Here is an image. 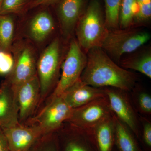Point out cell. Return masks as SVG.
Wrapping results in <instances>:
<instances>
[{
    "label": "cell",
    "instance_id": "cell-1",
    "mask_svg": "<svg viewBox=\"0 0 151 151\" xmlns=\"http://www.w3.org/2000/svg\"><path fill=\"white\" fill-rule=\"evenodd\" d=\"M87 52L81 81L95 88L110 86L125 91L133 88L136 76L116 64L100 47L91 49Z\"/></svg>",
    "mask_w": 151,
    "mask_h": 151
},
{
    "label": "cell",
    "instance_id": "cell-2",
    "mask_svg": "<svg viewBox=\"0 0 151 151\" xmlns=\"http://www.w3.org/2000/svg\"><path fill=\"white\" fill-rule=\"evenodd\" d=\"M108 30L100 1L91 0L76 27L78 44L87 52L100 47Z\"/></svg>",
    "mask_w": 151,
    "mask_h": 151
},
{
    "label": "cell",
    "instance_id": "cell-3",
    "mask_svg": "<svg viewBox=\"0 0 151 151\" xmlns=\"http://www.w3.org/2000/svg\"><path fill=\"white\" fill-rule=\"evenodd\" d=\"M151 36L147 32L130 28L108 30L100 47L114 59L134 52L147 43Z\"/></svg>",
    "mask_w": 151,
    "mask_h": 151
},
{
    "label": "cell",
    "instance_id": "cell-4",
    "mask_svg": "<svg viewBox=\"0 0 151 151\" xmlns=\"http://www.w3.org/2000/svg\"><path fill=\"white\" fill-rule=\"evenodd\" d=\"M61 41L55 38L38 58L37 74L40 84V97L46 96L57 84L62 63Z\"/></svg>",
    "mask_w": 151,
    "mask_h": 151
},
{
    "label": "cell",
    "instance_id": "cell-5",
    "mask_svg": "<svg viewBox=\"0 0 151 151\" xmlns=\"http://www.w3.org/2000/svg\"><path fill=\"white\" fill-rule=\"evenodd\" d=\"M11 51L13 68L6 81L14 90L24 82L37 75L38 58L34 46L28 40H20L14 43Z\"/></svg>",
    "mask_w": 151,
    "mask_h": 151
},
{
    "label": "cell",
    "instance_id": "cell-6",
    "mask_svg": "<svg viewBox=\"0 0 151 151\" xmlns=\"http://www.w3.org/2000/svg\"><path fill=\"white\" fill-rule=\"evenodd\" d=\"M87 56L77 40H70L67 54L61 67L62 73L52 97H58L81 78L86 67Z\"/></svg>",
    "mask_w": 151,
    "mask_h": 151
},
{
    "label": "cell",
    "instance_id": "cell-7",
    "mask_svg": "<svg viewBox=\"0 0 151 151\" xmlns=\"http://www.w3.org/2000/svg\"><path fill=\"white\" fill-rule=\"evenodd\" d=\"M105 97L73 109L68 120L81 128H94L111 116V110Z\"/></svg>",
    "mask_w": 151,
    "mask_h": 151
},
{
    "label": "cell",
    "instance_id": "cell-8",
    "mask_svg": "<svg viewBox=\"0 0 151 151\" xmlns=\"http://www.w3.org/2000/svg\"><path fill=\"white\" fill-rule=\"evenodd\" d=\"M73 111L61 96L52 97L50 102L38 116L36 126L42 134L51 132L70 119Z\"/></svg>",
    "mask_w": 151,
    "mask_h": 151
},
{
    "label": "cell",
    "instance_id": "cell-9",
    "mask_svg": "<svg viewBox=\"0 0 151 151\" xmlns=\"http://www.w3.org/2000/svg\"><path fill=\"white\" fill-rule=\"evenodd\" d=\"M55 4V12L62 35L68 39L73 34L86 9L85 0H60Z\"/></svg>",
    "mask_w": 151,
    "mask_h": 151
},
{
    "label": "cell",
    "instance_id": "cell-10",
    "mask_svg": "<svg viewBox=\"0 0 151 151\" xmlns=\"http://www.w3.org/2000/svg\"><path fill=\"white\" fill-rule=\"evenodd\" d=\"M37 12L27 22L25 35L32 43H43L54 32L55 28L54 18L48 9Z\"/></svg>",
    "mask_w": 151,
    "mask_h": 151
},
{
    "label": "cell",
    "instance_id": "cell-11",
    "mask_svg": "<svg viewBox=\"0 0 151 151\" xmlns=\"http://www.w3.org/2000/svg\"><path fill=\"white\" fill-rule=\"evenodd\" d=\"M14 91L16 94L19 120L23 121L32 113L40 97V84L37 76L24 82Z\"/></svg>",
    "mask_w": 151,
    "mask_h": 151
},
{
    "label": "cell",
    "instance_id": "cell-12",
    "mask_svg": "<svg viewBox=\"0 0 151 151\" xmlns=\"http://www.w3.org/2000/svg\"><path fill=\"white\" fill-rule=\"evenodd\" d=\"M1 129L10 151H27L42 134L36 126L26 127L18 124Z\"/></svg>",
    "mask_w": 151,
    "mask_h": 151
},
{
    "label": "cell",
    "instance_id": "cell-13",
    "mask_svg": "<svg viewBox=\"0 0 151 151\" xmlns=\"http://www.w3.org/2000/svg\"><path fill=\"white\" fill-rule=\"evenodd\" d=\"M60 96L73 109L106 97V94L105 90L87 85L80 79Z\"/></svg>",
    "mask_w": 151,
    "mask_h": 151
},
{
    "label": "cell",
    "instance_id": "cell-14",
    "mask_svg": "<svg viewBox=\"0 0 151 151\" xmlns=\"http://www.w3.org/2000/svg\"><path fill=\"white\" fill-rule=\"evenodd\" d=\"M19 121L16 94L6 80L0 86V128L16 126Z\"/></svg>",
    "mask_w": 151,
    "mask_h": 151
},
{
    "label": "cell",
    "instance_id": "cell-15",
    "mask_svg": "<svg viewBox=\"0 0 151 151\" xmlns=\"http://www.w3.org/2000/svg\"><path fill=\"white\" fill-rule=\"evenodd\" d=\"M105 91L111 111L116 114L117 119L137 133L138 128L136 117L126 98L119 92L112 89H106Z\"/></svg>",
    "mask_w": 151,
    "mask_h": 151
},
{
    "label": "cell",
    "instance_id": "cell-16",
    "mask_svg": "<svg viewBox=\"0 0 151 151\" xmlns=\"http://www.w3.org/2000/svg\"><path fill=\"white\" fill-rule=\"evenodd\" d=\"M13 14L0 15V50L10 52L13 44L15 24Z\"/></svg>",
    "mask_w": 151,
    "mask_h": 151
},
{
    "label": "cell",
    "instance_id": "cell-17",
    "mask_svg": "<svg viewBox=\"0 0 151 151\" xmlns=\"http://www.w3.org/2000/svg\"><path fill=\"white\" fill-rule=\"evenodd\" d=\"M123 68L132 69L140 72L151 78V53L150 50L128 58L122 63Z\"/></svg>",
    "mask_w": 151,
    "mask_h": 151
},
{
    "label": "cell",
    "instance_id": "cell-18",
    "mask_svg": "<svg viewBox=\"0 0 151 151\" xmlns=\"http://www.w3.org/2000/svg\"><path fill=\"white\" fill-rule=\"evenodd\" d=\"M100 151H110L114 131L113 120L111 117L105 119L94 127Z\"/></svg>",
    "mask_w": 151,
    "mask_h": 151
},
{
    "label": "cell",
    "instance_id": "cell-19",
    "mask_svg": "<svg viewBox=\"0 0 151 151\" xmlns=\"http://www.w3.org/2000/svg\"><path fill=\"white\" fill-rule=\"evenodd\" d=\"M113 118L114 131L120 150L121 151H137L136 145L125 125L116 116H114Z\"/></svg>",
    "mask_w": 151,
    "mask_h": 151
},
{
    "label": "cell",
    "instance_id": "cell-20",
    "mask_svg": "<svg viewBox=\"0 0 151 151\" xmlns=\"http://www.w3.org/2000/svg\"><path fill=\"white\" fill-rule=\"evenodd\" d=\"M105 18L108 30L119 28V14L122 0H104Z\"/></svg>",
    "mask_w": 151,
    "mask_h": 151
},
{
    "label": "cell",
    "instance_id": "cell-21",
    "mask_svg": "<svg viewBox=\"0 0 151 151\" xmlns=\"http://www.w3.org/2000/svg\"><path fill=\"white\" fill-rule=\"evenodd\" d=\"M137 7V0H122L119 14V26L121 29L129 28L134 24Z\"/></svg>",
    "mask_w": 151,
    "mask_h": 151
},
{
    "label": "cell",
    "instance_id": "cell-22",
    "mask_svg": "<svg viewBox=\"0 0 151 151\" xmlns=\"http://www.w3.org/2000/svg\"><path fill=\"white\" fill-rule=\"evenodd\" d=\"M32 0H2L0 4V15L15 14L27 11Z\"/></svg>",
    "mask_w": 151,
    "mask_h": 151
},
{
    "label": "cell",
    "instance_id": "cell-23",
    "mask_svg": "<svg viewBox=\"0 0 151 151\" xmlns=\"http://www.w3.org/2000/svg\"><path fill=\"white\" fill-rule=\"evenodd\" d=\"M151 17V2L137 6L134 18V24H141L148 22Z\"/></svg>",
    "mask_w": 151,
    "mask_h": 151
},
{
    "label": "cell",
    "instance_id": "cell-24",
    "mask_svg": "<svg viewBox=\"0 0 151 151\" xmlns=\"http://www.w3.org/2000/svg\"><path fill=\"white\" fill-rule=\"evenodd\" d=\"M13 65V57L10 52L0 50V74L8 75Z\"/></svg>",
    "mask_w": 151,
    "mask_h": 151
},
{
    "label": "cell",
    "instance_id": "cell-25",
    "mask_svg": "<svg viewBox=\"0 0 151 151\" xmlns=\"http://www.w3.org/2000/svg\"><path fill=\"white\" fill-rule=\"evenodd\" d=\"M139 105L141 110L145 113H151V97L147 93L142 92L138 97Z\"/></svg>",
    "mask_w": 151,
    "mask_h": 151
},
{
    "label": "cell",
    "instance_id": "cell-26",
    "mask_svg": "<svg viewBox=\"0 0 151 151\" xmlns=\"http://www.w3.org/2000/svg\"><path fill=\"white\" fill-rule=\"evenodd\" d=\"M60 0H32L27 8V11L37 8H45L55 4Z\"/></svg>",
    "mask_w": 151,
    "mask_h": 151
},
{
    "label": "cell",
    "instance_id": "cell-27",
    "mask_svg": "<svg viewBox=\"0 0 151 151\" xmlns=\"http://www.w3.org/2000/svg\"><path fill=\"white\" fill-rule=\"evenodd\" d=\"M144 139L145 142L149 146H151V124L146 122L144 126Z\"/></svg>",
    "mask_w": 151,
    "mask_h": 151
},
{
    "label": "cell",
    "instance_id": "cell-28",
    "mask_svg": "<svg viewBox=\"0 0 151 151\" xmlns=\"http://www.w3.org/2000/svg\"><path fill=\"white\" fill-rule=\"evenodd\" d=\"M0 151H10L5 137L1 128H0Z\"/></svg>",
    "mask_w": 151,
    "mask_h": 151
},
{
    "label": "cell",
    "instance_id": "cell-29",
    "mask_svg": "<svg viewBox=\"0 0 151 151\" xmlns=\"http://www.w3.org/2000/svg\"><path fill=\"white\" fill-rule=\"evenodd\" d=\"M65 151H87L80 145L74 142L69 143Z\"/></svg>",
    "mask_w": 151,
    "mask_h": 151
},
{
    "label": "cell",
    "instance_id": "cell-30",
    "mask_svg": "<svg viewBox=\"0 0 151 151\" xmlns=\"http://www.w3.org/2000/svg\"><path fill=\"white\" fill-rule=\"evenodd\" d=\"M39 151H55L53 147L47 145L43 147Z\"/></svg>",
    "mask_w": 151,
    "mask_h": 151
},
{
    "label": "cell",
    "instance_id": "cell-31",
    "mask_svg": "<svg viewBox=\"0 0 151 151\" xmlns=\"http://www.w3.org/2000/svg\"><path fill=\"white\" fill-rule=\"evenodd\" d=\"M151 2V0H137V6L142 4Z\"/></svg>",
    "mask_w": 151,
    "mask_h": 151
},
{
    "label": "cell",
    "instance_id": "cell-32",
    "mask_svg": "<svg viewBox=\"0 0 151 151\" xmlns=\"http://www.w3.org/2000/svg\"><path fill=\"white\" fill-rule=\"evenodd\" d=\"M2 1V0H0V4H1V2Z\"/></svg>",
    "mask_w": 151,
    "mask_h": 151
}]
</instances>
